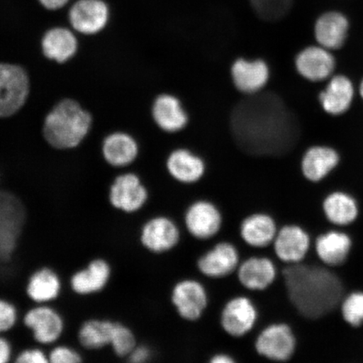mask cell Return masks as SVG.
Returning a JSON list of instances; mask_svg holds the SVG:
<instances>
[{"label":"cell","mask_w":363,"mask_h":363,"mask_svg":"<svg viewBox=\"0 0 363 363\" xmlns=\"http://www.w3.org/2000/svg\"><path fill=\"white\" fill-rule=\"evenodd\" d=\"M230 128L238 146L252 156H280L296 143L295 118L278 95L254 94L239 102L230 116Z\"/></svg>","instance_id":"cell-1"},{"label":"cell","mask_w":363,"mask_h":363,"mask_svg":"<svg viewBox=\"0 0 363 363\" xmlns=\"http://www.w3.org/2000/svg\"><path fill=\"white\" fill-rule=\"evenodd\" d=\"M12 357V347L6 338L0 337V363H6Z\"/></svg>","instance_id":"cell-39"},{"label":"cell","mask_w":363,"mask_h":363,"mask_svg":"<svg viewBox=\"0 0 363 363\" xmlns=\"http://www.w3.org/2000/svg\"><path fill=\"white\" fill-rule=\"evenodd\" d=\"M115 321L90 319L81 325L78 333L79 342L87 350H101L110 346Z\"/></svg>","instance_id":"cell-31"},{"label":"cell","mask_w":363,"mask_h":363,"mask_svg":"<svg viewBox=\"0 0 363 363\" xmlns=\"http://www.w3.org/2000/svg\"><path fill=\"white\" fill-rule=\"evenodd\" d=\"M39 1L48 10L55 11L65 6L68 0H39Z\"/></svg>","instance_id":"cell-41"},{"label":"cell","mask_w":363,"mask_h":363,"mask_svg":"<svg viewBox=\"0 0 363 363\" xmlns=\"http://www.w3.org/2000/svg\"><path fill=\"white\" fill-rule=\"evenodd\" d=\"M340 162L339 154L329 147L316 146L308 150L301 162L303 175L318 183L328 177Z\"/></svg>","instance_id":"cell-23"},{"label":"cell","mask_w":363,"mask_h":363,"mask_svg":"<svg viewBox=\"0 0 363 363\" xmlns=\"http://www.w3.org/2000/svg\"><path fill=\"white\" fill-rule=\"evenodd\" d=\"M242 260L235 244L222 240L201 254L195 266L199 274L204 278L221 280L235 275Z\"/></svg>","instance_id":"cell-9"},{"label":"cell","mask_w":363,"mask_h":363,"mask_svg":"<svg viewBox=\"0 0 363 363\" xmlns=\"http://www.w3.org/2000/svg\"><path fill=\"white\" fill-rule=\"evenodd\" d=\"M26 294L31 301L43 305L55 301L62 290L60 277L50 267H42L30 275L26 285Z\"/></svg>","instance_id":"cell-25"},{"label":"cell","mask_w":363,"mask_h":363,"mask_svg":"<svg viewBox=\"0 0 363 363\" xmlns=\"http://www.w3.org/2000/svg\"><path fill=\"white\" fill-rule=\"evenodd\" d=\"M25 211L15 195L0 192V261L11 259L19 240Z\"/></svg>","instance_id":"cell-11"},{"label":"cell","mask_w":363,"mask_h":363,"mask_svg":"<svg viewBox=\"0 0 363 363\" xmlns=\"http://www.w3.org/2000/svg\"><path fill=\"white\" fill-rule=\"evenodd\" d=\"M30 94V79L25 68L0 62V118L11 117L25 106Z\"/></svg>","instance_id":"cell-8"},{"label":"cell","mask_w":363,"mask_h":363,"mask_svg":"<svg viewBox=\"0 0 363 363\" xmlns=\"http://www.w3.org/2000/svg\"><path fill=\"white\" fill-rule=\"evenodd\" d=\"M42 49L44 56L58 63L66 62L78 50V40L71 30L57 27L43 36Z\"/></svg>","instance_id":"cell-27"},{"label":"cell","mask_w":363,"mask_h":363,"mask_svg":"<svg viewBox=\"0 0 363 363\" xmlns=\"http://www.w3.org/2000/svg\"><path fill=\"white\" fill-rule=\"evenodd\" d=\"M138 154V146L133 138L122 133H112L104 139L103 155L108 164L121 167L130 164Z\"/></svg>","instance_id":"cell-29"},{"label":"cell","mask_w":363,"mask_h":363,"mask_svg":"<svg viewBox=\"0 0 363 363\" xmlns=\"http://www.w3.org/2000/svg\"><path fill=\"white\" fill-rule=\"evenodd\" d=\"M169 301L179 319L187 323H196L206 315L211 296L202 281L187 277L172 284Z\"/></svg>","instance_id":"cell-4"},{"label":"cell","mask_w":363,"mask_h":363,"mask_svg":"<svg viewBox=\"0 0 363 363\" xmlns=\"http://www.w3.org/2000/svg\"><path fill=\"white\" fill-rule=\"evenodd\" d=\"M223 211L210 199H196L185 208L184 228L190 237L199 242L215 239L223 230Z\"/></svg>","instance_id":"cell-7"},{"label":"cell","mask_w":363,"mask_h":363,"mask_svg":"<svg viewBox=\"0 0 363 363\" xmlns=\"http://www.w3.org/2000/svg\"><path fill=\"white\" fill-rule=\"evenodd\" d=\"M167 167L172 178L184 184L197 183L206 172L202 159L183 149L171 154Z\"/></svg>","instance_id":"cell-26"},{"label":"cell","mask_w":363,"mask_h":363,"mask_svg":"<svg viewBox=\"0 0 363 363\" xmlns=\"http://www.w3.org/2000/svg\"><path fill=\"white\" fill-rule=\"evenodd\" d=\"M152 115L161 129L176 133L187 124V113L184 111L178 99L169 94L159 96L152 108Z\"/></svg>","instance_id":"cell-28"},{"label":"cell","mask_w":363,"mask_h":363,"mask_svg":"<svg viewBox=\"0 0 363 363\" xmlns=\"http://www.w3.org/2000/svg\"><path fill=\"white\" fill-rule=\"evenodd\" d=\"M342 315L347 324L358 328L363 324V292H353L342 302Z\"/></svg>","instance_id":"cell-34"},{"label":"cell","mask_w":363,"mask_h":363,"mask_svg":"<svg viewBox=\"0 0 363 363\" xmlns=\"http://www.w3.org/2000/svg\"><path fill=\"white\" fill-rule=\"evenodd\" d=\"M259 318V308L251 297L235 294L222 306L219 325L227 337L242 339L255 330Z\"/></svg>","instance_id":"cell-5"},{"label":"cell","mask_w":363,"mask_h":363,"mask_svg":"<svg viewBox=\"0 0 363 363\" xmlns=\"http://www.w3.org/2000/svg\"><path fill=\"white\" fill-rule=\"evenodd\" d=\"M138 345L134 331L128 325L115 321L110 347L116 355L127 358Z\"/></svg>","instance_id":"cell-32"},{"label":"cell","mask_w":363,"mask_h":363,"mask_svg":"<svg viewBox=\"0 0 363 363\" xmlns=\"http://www.w3.org/2000/svg\"><path fill=\"white\" fill-rule=\"evenodd\" d=\"M354 94L352 82L344 75H335L320 94L323 110L331 116H340L350 108Z\"/></svg>","instance_id":"cell-21"},{"label":"cell","mask_w":363,"mask_h":363,"mask_svg":"<svg viewBox=\"0 0 363 363\" xmlns=\"http://www.w3.org/2000/svg\"><path fill=\"white\" fill-rule=\"evenodd\" d=\"M143 248L154 255L170 253L179 246L182 230L177 221L169 216H154L143 225L139 235Z\"/></svg>","instance_id":"cell-10"},{"label":"cell","mask_w":363,"mask_h":363,"mask_svg":"<svg viewBox=\"0 0 363 363\" xmlns=\"http://www.w3.org/2000/svg\"><path fill=\"white\" fill-rule=\"evenodd\" d=\"M295 65L303 78L312 82H321L333 76L335 59L330 50L321 45H313L298 54Z\"/></svg>","instance_id":"cell-17"},{"label":"cell","mask_w":363,"mask_h":363,"mask_svg":"<svg viewBox=\"0 0 363 363\" xmlns=\"http://www.w3.org/2000/svg\"><path fill=\"white\" fill-rule=\"evenodd\" d=\"M148 199L146 186L135 174L116 177L108 192V201L111 206L125 214H135L142 211Z\"/></svg>","instance_id":"cell-13"},{"label":"cell","mask_w":363,"mask_h":363,"mask_svg":"<svg viewBox=\"0 0 363 363\" xmlns=\"http://www.w3.org/2000/svg\"><path fill=\"white\" fill-rule=\"evenodd\" d=\"M311 244L310 235L302 226L287 224L279 227L271 247L277 259L293 265L306 259Z\"/></svg>","instance_id":"cell-14"},{"label":"cell","mask_w":363,"mask_h":363,"mask_svg":"<svg viewBox=\"0 0 363 363\" xmlns=\"http://www.w3.org/2000/svg\"><path fill=\"white\" fill-rule=\"evenodd\" d=\"M359 94H360V96L363 99V79L362 80L360 86H359Z\"/></svg>","instance_id":"cell-42"},{"label":"cell","mask_w":363,"mask_h":363,"mask_svg":"<svg viewBox=\"0 0 363 363\" xmlns=\"http://www.w3.org/2000/svg\"><path fill=\"white\" fill-rule=\"evenodd\" d=\"M23 323L33 333L40 344L57 342L65 330V320L55 308L43 303L30 308L23 318Z\"/></svg>","instance_id":"cell-16"},{"label":"cell","mask_w":363,"mask_h":363,"mask_svg":"<svg viewBox=\"0 0 363 363\" xmlns=\"http://www.w3.org/2000/svg\"><path fill=\"white\" fill-rule=\"evenodd\" d=\"M153 353L152 349L147 345H140L134 348V350L130 352L127 360L134 363H145L152 359Z\"/></svg>","instance_id":"cell-38"},{"label":"cell","mask_w":363,"mask_h":363,"mask_svg":"<svg viewBox=\"0 0 363 363\" xmlns=\"http://www.w3.org/2000/svg\"><path fill=\"white\" fill-rule=\"evenodd\" d=\"M92 116L74 99L57 103L45 116L43 135L50 146L65 150L78 147L87 136Z\"/></svg>","instance_id":"cell-3"},{"label":"cell","mask_w":363,"mask_h":363,"mask_svg":"<svg viewBox=\"0 0 363 363\" xmlns=\"http://www.w3.org/2000/svg\"><path fill=\"white\" fill-rule=\"evenodd\" d=\"M111 277L110 263L103 258H95L89 264L72 275L70 286L72 291L79 295L101 292L106 287Z\"/></svg>","instance_id":"cell-19"},{"label":"cell","mask_w":363,"mask_h":363,"mask_svg":"<svg viewBox=\"0 0 363 363\" xmlns=\"http://www.w3.org/2000/svg\"><path fill=\"white\" fill-rule=\"evenodd\" d=\"M324 214L335 225H347L355 221L358 216V206L350 194L334 192L328 195L323 202Z\"/></svg>","instance_id":"cell-30"},{"label":"cell","mask_w":363,"mask_h":363,"mask_svg":"<svg viewBox=\"0 0 363 363\" xmlns=\"http://www.w3.org/2000/svg\"><path fill=\"white\" fill-rule=\"evenodd\" d=\"M349 21L343 13L330 11L322 15L315 26V39L321 47L337 51L346 43Z\"/></svg>","instance_id":"cell-20"},{"label":"cell","mask_w":363,"mask_h":363,"mask_svg":"<svg viewBox=\"0 0 363 363\" xmlns=\"http://www.w3.org/2000/svg\"><path fill=\"white\" fill-rule=\"evenodd\" d=\"M208 362L211 363H234L237 362V359H235L233 354L229 352H217L210 356Z\"/></svg>","instance_id":"cell-40"},{"label":"cell","mask_w":363,"mask_h":363,"mask_svg":"<svg viewBox=\"0 0 363 363\" xmlns=\"http://www.w3.org/2000/svg\"><path fill=\"white\" fill-rule=\"evenodd\" d=\"M108 9L102 0H79L69 11L71 25L78 33L94 35L106 26Z\"/></svg>","instance_id":"cell-18"},{"label":"cell","mask_w":363,"mask_h":363,"mask_svg":"<svg viewBox=\"0 0 363 363\" xmlns=\"http://www.w3.org/2000/svg\"><path fill=\"white\" fill-rule=\"evenodd\" d=\"M17 363H48V354L45 353L39 348H28L20 352L16 356Z\"/></svg>","instance_id":"cell-37"},{"label":"cell","mask_w":363,"mask_h":363,"mask_svg":"<svg viewBox=\"0 0 363 363\" xmlns=\"http://www.w3.org/2000/svg\"><path fill=\"white\" fill-rule=\"evenodd\" d=\"M282 276L289 302L308 320L328 315L342 301V280L325 267L303 262L286 265Z\"/></svg>","instance_id":"cell-2"},{"label":"cell","mask_w":363,"mask_h":363,"mask_svg":"<svg viewBox=\"0 0 363 363\" xmlns=\"http://www.w3.org/2000/svg\"><path fill=\"white\" fill-rule=\"evenodd\" d=\"M293 0H251L252 6L257 16L267 21H276L289 11Z\"/></svg>","instance_id":"cell-33"},{"label":"cell","mask_w":363,"mask_h":363,"mask_svg":"<svg viewBox=\"0 0 363 363\" xmlns=\"http://www.w3.org/2000/svg\"><path fill=\"white\" fill-rule=\"evenodd\" d=\"M231 75L235 87L251 95L264 87L269 79V69L264 61L239 59L231 68Z\"/></svg>","instance_id":"cell-22"},{"label":"cell","mask_w":363,"mask_h":363,"mask_svg":"<svg viewBox=\"0 0 363 363\" xmlns=\"http://www.w3.org/2000/svg\"><path fill=\"white\" fill-rule=\"evenodd\" d=\"M48 360L52 363H79L82 356L74 348L60 345L48 353Z\"/></svg>","instance_id":"cell-36"},{"label":"cell","mask_w":363,"mask_h":363,"mask_svg":"<svg viewBox=\"0 0 363 363\" xmlns=\"http://www.w3.org/2000/svg\"><path fill=\"white\" fill-rule=\"evenodd\" d=\"M352 240L340 231L331 230L321 234L315 240V252L325 265H342L352 249Z\"/></svg>","instance_id":"cell-24"},{"label":"cell","mask_w":363,"mask_h":363,"mask_svg":"<svg viewBox=\"0 0 363 363\" xmlns=\"http://www.w3.org/2000/svg\"><path fill=\"white\" fill-rule=\"evenodd\" d=\"M275 261L265 255H253L240 262L235 277L240 287L248 292L262 293L269 290L279 278Z\"/></svg>","instance_id":"cell-12"},{"label":"cell","mask_w":363,"mask_h":363,"mask_svg":"<svg viewBox=\"0 0 363 363\" xmlns=\"http://www.w3.org/2000/svg\"><path fill=\"white\" fill-rule=\"evenodd\" d=\"M253 347L257 355L263 359L289 362L296 352L297 338L289 324L283 321L272 322L258 331Z\"/></svg>","instance_id":"cell-6"},{"label":"cell","mask_w":363,"mask_h":363,"mask_svg":"<svg viewBox=\"0 0 363 363\" xmlns=\"http://www.w3.org/2000/svg\"><path fill=\"white\" fill-rule=\"evenodd\" d=\"M279 228L278 222L271 213L253 211L240 221L238 235L247 247L264 250L272 247Z\"/></svg>","instance_id":"cell-15"},{"label":"cell","mask_w":363,"mask_h":363,"mask_svg":"<svg viewBox=\"0 0 363 363\" xmlns=\"http://www.w3.org/2000/svg\"><path fill=\"white\" fill-rule=\"evenodd\" d=\"M17 308L6 299L0 298V334L7 333L17 323Z\"/></svg>","instance_id":"cell-35"}]
</instances>
